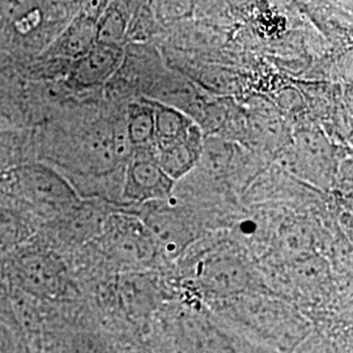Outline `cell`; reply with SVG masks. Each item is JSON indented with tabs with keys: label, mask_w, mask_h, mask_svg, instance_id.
<instances>
[{
	"label": "cell",
	"mask_w": 353,
	"mask_h": 353,
	"mask_svg": "<svg viewBox=\"0 0 353 353\" xmlns=\"http://www.w3.org/2000/svg\"><path fill=\"white\" fill-rule=\"evenodd\" d=\"M174 181L152 159H137L128 165L123 195L131 202H151L170 195Z\"/></svg>",
	"instance_id": "5"
},
{
	"label": "cell",
	"mask_w": 353,
	"mask_h": 353,
	"mask_svg": "<svg viewBox=\"0 0 353 353\" xmlns=\"http://www.w3.org/2000/svg\"><path fill=\"white\" fill-rule=\"evenodd\" d=\"M125 127L131 148L147 150L154 145V115L150 100L130 106Z\"/></svg>",
	"instance_id": "9"
},
{
	"label": "cell",
	"mask_w": 353,
	"mask_h": 353,
	"mask_svg": "<svg viewBox=\"0 0 353 353\" xmlns=\"http://www.w3.org/2000/svg\"><path fill=\"white\" fill-rule=\"evenodd\" d=\"M0 191L46 217L70 214L80 203L67 179L45 165L20 164L0 173Z\"/></svg>",
	"instance_id": "1"
},
{
	"label": "cell",
	"mask_w": 353,
	"mask_h": 353,
	"mask_svg": "<svg viewBox=\"0 0 353 353\" xmlns=\"http://www.w3.org/2000/svg\"><path fill=\"white\" fill-rule=\"evenodd\" d=\"M21 141L16 132H0V173H4L19 163Z\"/></svg>",
	"instance_id": "13"
},
{
	"label": "cell",
	"mask_w": 353,
	"mask_h": 353,
	"mask_svg": "<svg viewBox=\"0 0 353 353\" xmlns=\"http://www.w3.org/2000/svg\"><path fill=\"white\" fill-rule=\"evenodd\" d=\"M203 278L211 288L220 292L240 290L248 280L243 265L227 256L210 261L204 267Z\"/></svg>",
	"instance_id": "10"
},
{
	"label": "cell",
	"mask_w": 353,
	"mask_h": 353,
	"mask_svg": "<svg viewBox=\"0 0 353 353\" xmlns=\"http://www.w3.org/2000/svg\"><path fill=\"white\" fill-rule=\"evenodd\" d=\"M151 101V100H150ZM154 115V147L156 151L164 152L178 143L188 139L198 128V125L186 114L165 106L159 102L151 101Z\"/></svg>",
	"instance_id": "7"
},
{
	"label": "cell",
	"mask_w": 353,
	"mask_h": 353,
	"mask_svg": "<svg viewBox=\"0 0 353 353\" xmlns=\"http://www.w3.org/2000/svg\"><path fill=\"white\" fill-rule=\"evenodd\" d=\"M97 20L88 13L75 17L51 46V55L74 61L85 55L97 43Z\"/></svg>",
	"instance_id": "6"
},
{
	"label": "cell",
	"mask_w": 353,
	"mask_h": 353,
	"mask_svg": "<svg viewBox=\"0 0 353 353\" xmlns=\"http://www.w3.org/2000/svg\"><path fill=\"white\" fill-rule=\"evenodd\" d=\"M64 353H106L103 345L96 338L75 336L63 348Z\"/></svg>",
	"instance_id": "14"
},
{
	"label": "cell",
	"mask_w": 353,
	"mask_h": 353,
	"mask_svg": "<svg viewBox=\"0 0 353 353\" xmlns=\"http://www.w3.org/2000/svg\"><path fill=\"white\" fill-rule=\"evenodd\" d=\"M108 246L125 263H144L153 256L154 245L150 229L132 217H114L108 229Z\"/></svg>",
	"instance_id": "3"
},
{
	"label": "cell",
	"mask_w": 353,
	"mask_h": 353,
	"mask_svg": "<svg viewBox=\"0 0 353 353\" xmlns=\"http://www.w3.org/2000/svg\"><path fill=\"white\" fill-rule=\"evenodd\" d=\"M125 58L121 46L96 43L90 50L76 59L70 72V81L77 88H94L102 85L115 74Z\"/></svg>",
	"instance_id": "4"
},
{
	"label": "cell",
	"mask_w": 353,
	"mask_h": 353,
	"mask_svg": "<svg viewBox=\"0 0 353 353\" xmlns=\"http://www.w3.org/2000/svg\"><path fill=\"white\" fill-rule=\"evenodd\" d=\"M202 130L198 127L188 139L164 152H159L156 163L173 181L188 174L202 159Z\"/></svg>",
	"instance_id": "8"
},
{
	"label": "cell",
	"mask_w": 353,
	"mask_h": 353,
	"mask_svg": "<svg viewBox=\"0 0 353 353\" xmlns=\"http://www.w3.org/2000/svg\"><path fill=\"white\" fill-rule=\"evenodd\" d=\"M127 33L125 14L117 7H109L97 20V42L105 45L121 46Z\"/></svg>",
	"instance_id": "12"
},
{
	"label": "cell",
	"mask_w": 353,
	"mask_h": 353,
	"mask_svg": "<svg viewBox=\"0 0 353 353\" xmlns=\"http://www.w3.org/2000/svg\"><path fill=\"white\" fill-rule=\"evenodd\" d=\"M8 271L19 290L36 300H54L65 293L63 263L48 250L34 246L16 248Z\"/></svg>",
	"instance_id": "2"
},
{
	"label": "cell",
	"mask_w": 353,
	"mask_h": 353,
	"mask_svg": "<svg viewBox=\"0 0 353 353\" xmlns=\"http://www.w3.org/2000/svg\"><path fill=\"white\" fill-rule=\"evenodd\" d=\"M33 228L11 208L0 204V248L16 249L33 234Z\"/></svg>",
	"instance_id": "11"
}]
</instances>
